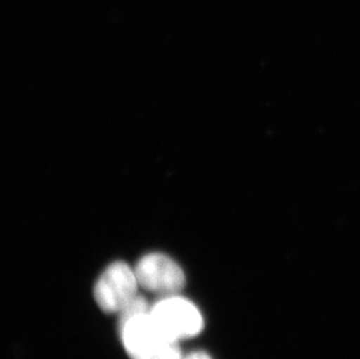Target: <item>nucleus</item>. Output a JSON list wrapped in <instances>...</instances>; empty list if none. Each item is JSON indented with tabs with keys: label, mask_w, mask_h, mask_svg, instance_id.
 <instances>
[{
	"label": "nucleus",
	"mask_w": 360,
	"mask_h": 359,
	"mask_svg": "<svg viewBox=\"0 0 360 359\" xmlns=\"http://www.w3.org/2000/svg\"><path fill=\"white\" fill-rule=\"evenodd\" d=\"M120 327L122 346L131 359H182L184 356L180 342L167 334L150 312L122 320Z\"/></svg>",
	"instance_id": "obj_1"
},
{
	"label": "nucleus",
	"mask_w": 360,
	"mask_h": 359,
	"mask_svg": "<svg viewBox=\"0 0 360 359\" xmlns=\"http://www.w3.org/2000/svg\"><path fill=\"white\" fill-rule=\"evenodd\" d=\"M150 315L176 341L198 336L203 329V316L198 307L179 294L161 296L150 306Z\"/></svg>",
	"instance_id": "obj_2"
},
{
	"label": "nucleus",
	"mask_w": 360,
	"mask_h": 359,
	"mask_svg": "<svg viewBox=\"0 0 360 359\" xmlns=\"http://www.w3.org/2000/svg\"><path fill=\"white\" fill-rule=\"evenodd\" d=\"M139 287L136 271L124 261H116L99 277L94 295L103 312L120 314L139 295Z\"/></svg>",
	"instance_id": "obj_3"
},
{
	"label": "nucleus",
	"mask_w": 360,
	"mask_h": 359,
	"mask_svg": "<svg viewBox=\"0 0 360 359\" xmlns=\"http://www.w3.org/2000/svg\"><path fill=\"white\" fill-rule=\"evenodd\" d=\"M134 271L140 287L161 296L179 294L186 284V277L180 265L163 253L143 256L138 261Z\"/></svg>",
	"instance_id": "obj_4"
},
{
	"label": "nucleus",
	"mask_w": 360,
	"mask_h": 359,
	"mask_svg": "<svg viewBox=\"0 0 360 359\" xmlns=\"http://www.w3.org/2000/svg\"><path fill=\"white\" fill-rule=\"evenodd\" d=\"M182 359H212L207 353L204 351H193L189 353L188 355L182 356Z\"/></svg>",
	"instance_id": "obj_5"
}]
</instances>
